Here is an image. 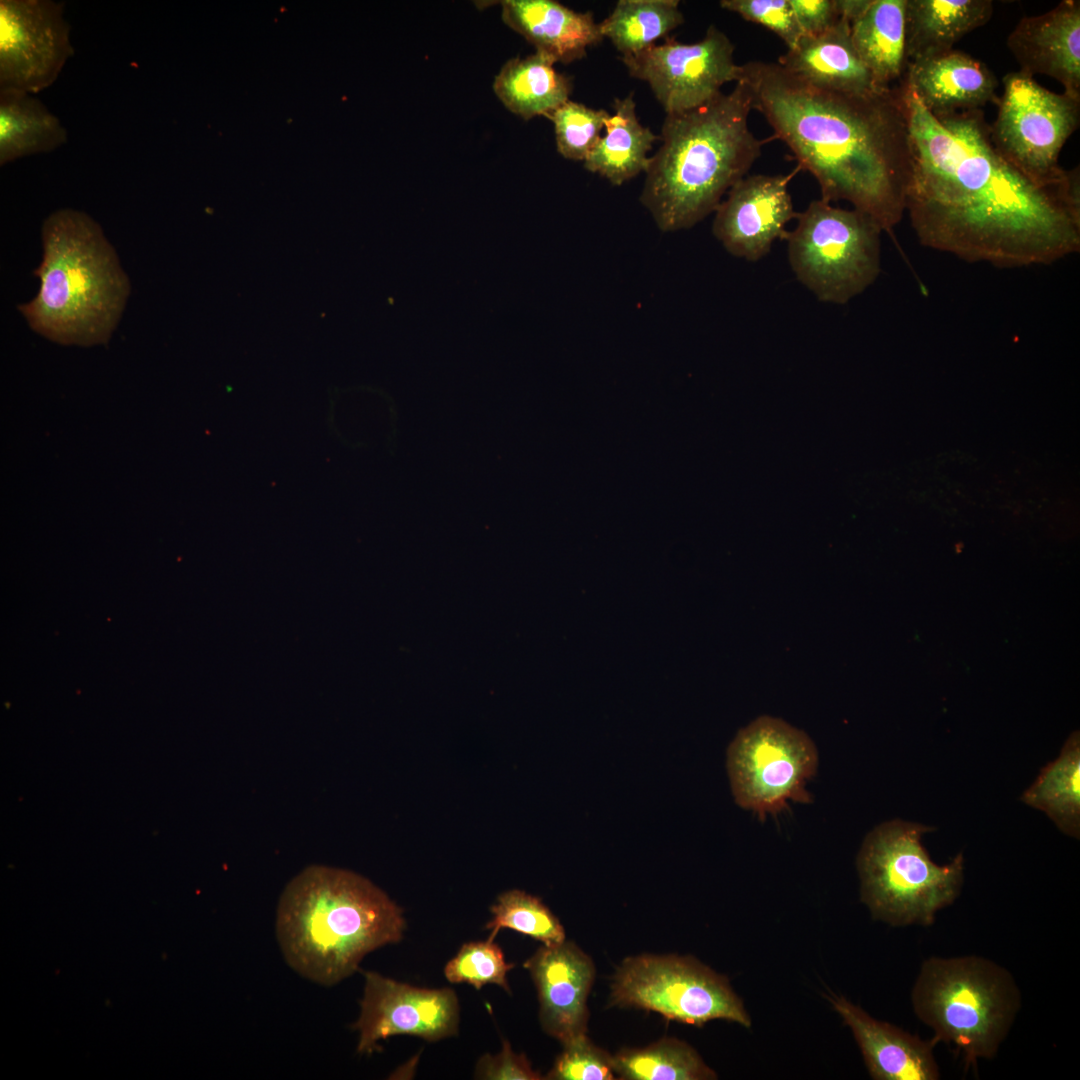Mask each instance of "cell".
Segmentation results:
<instances>
[{
  "mask_svg": "<svg viewBox=\"0 0 1080 1080\" xmlns=\"http://www.w3.org/2000/svg\"><path fill=\"white\" fill-rule=\"evenodd\" d=\"M897 86L911 148L905 211L923 246L1002 268L1079 252V172L1041 187L998 153L981 109L935 116Z\"/></svg>",
  "mask_w": 1080,
  "mask_h": 1080,
  "instance_id": "obj_1",
  "label": "cell"
},
{
  "mask_svg": "<svg viewBox=\"0 0 1080 1080\" xmlns=\"http://www.w3.org/2000/svg\"><path fill=\"white\" fill-rule=\"evenodd\" d=\"M738 81L798 168L816 179L821 199L849 202L882 231H892L905 212L911 173L898 86L863 94L821 89L766 61L741 65Z\"/></svg>",
  "mask_w": 1080,
  "mask_h": 1080,
  "instance_id": "obj_2",
  "label": "cell"
},
{
  "mask_svg": "<svg viewBox=\"0 0 1080 1080\" xmlns=\"http://www.w3.org/2000/svg\"><path fill=\"white\" fill-rule=\"evenodd\" d=\"M751 110L750 92L738 81L703 106L666 114L640 194L659 230L692 228L747 175L764 144L749 128Z\"/></svg>",
  "mask_w": 1080,
  "mask_h": 1080,
  "instance_id": "obj_3",
  "label": "cell"
},
{
  "mask_svg": "<svg viewBox=\"0 0 1080 1080\" xmlns=\"http://www.w3.org/2000/svg\"><path fill=\"white\" fill-rule=\"evenodd\" d=\"M402 909L365 877L313 865L283 891L276 917L285 960L303 977L331 986L353 974L365 955L399 942Z\"/></svg>",
  "mask_w": 1080,
  "mask_h": 1080,
  "instance_id": "obj_4",
  "label": "cell"
},
{
  "mask_svg": "<svg viewBox=\"0 0 1080 1080\" xmlns=\"http://www.w3.org/2000/svg\"><path fill=\"white\" fill-rule=\"evenodd\" d=\"M43 256L37 295L18 308L37 333L60 344L105 343L130 294V282L100 225L71 208L42 226Z\"/></svg>",
  "mask_w": 1080,
  "mask_h": 1080,
  "instance_id": "obj_5",
  "label": "cell"
},
{
  "mask_svg": "<svg viewBox=\"0 0 1080 1080\" xmlns=\"http://www.w3.org/2000/svg\"><path fill=\"white\" fill-rule=\"evenodd\" d=\"M911 1000L933 1040L956 1046L967 1064L997 1054L1021 1006L1012 974L975 955L926 959Z\"/></svg>",
  "mask_w": 1080,
  "mask_h": 1080,
  "instance_id": "obj_6",
  "label": "cell"
},
{
  "mask_svg": "<svg viewBox=\"0 0 1080 1080\" xmlns=\"http://www.w3.org/2000/svg\"><path fill=\"white\" fill-rule=\"evenodd\" d=\"M934 828L899 819L884 822L865 837L857 856L861 901L874 919L893 926L934 923L963 884L964 858L937 865L921 844Z\"/></svg>",
  "mask_w": 1080,
  "mask_h": 1080,
  "instance_id": "obj_7",
  "label": "cell"
},
{
  "mask_svg": "<svg viewBox=\"0 0 1080 1080\" xmlns=\"http://www.w3.org/2000/svg\"><path fill=\"white\" fill-rule=\"evenodd\" d=\"M785 237L797 280L827 303L845 304L863 293L881 271V228L856 209L819 199L796 216Z\"/></svg>",
  "mask_w": 1080,
  "mask_h": 1080,
  "instance_id": "obj_8",
  "label": "cell"
},
{
  "mask_svg": "<svg viewBox=\"0 0 1080 1080\" xmlns=\"http://www.w3.org/2000/svg\"><path fill=\"white\" fill-rule=\"evenodd\" d=\"M998 112L990 125L998 153L1044 188L1068 184L1079 169L1066 171L1060 152L1080 123V98L1055 93L1021 71L1003 77Z\"/></svg>",
  "mask_w": 1080,
  "mask_h": 1080,
  "instance_id": "obj_9",
  "label": "cell"
},
{
  "mask_svg": "<svg viewBox=\"0 0 1080 1080\" xmlns=\"http://www.w3.org/2000/svg\"><path fill=\"white\" fill-rule=\"evenodd\" d=\"M610 1004L654 1011L668 1020L696 1026L722 1019L751 1027V1018L728 979L690 956L626 958L613 977Z\"/></svg>",
  "mask_w": 1080,
  "mask_h": 1080,
  "instance_id": "obj_10",
  "label": "cell"
},
{
  "mask_svg": "<svg viewBox=\"0 0 1080 1080\" xmlns=\"http://www.w3.org/2000/svg\"><path fill=\"white\" fill-rule=\"evenodd\" d=\"M817 765L818 752L811 738L771 716H760L742 728L727 751L735 802L760 820L777 815L789 801L810 803L805 785Z\"/></svg>",
  "mask_w": 1080,
  "mask_h": 1080,
  "instance_id": "obj_11",
  "label": "cell"
},
{
  "mask_svg": "<svg viewBox=\"0 0 1080 1080\" xmlns=\"http://www.w3.org/2000/svg\"><path fill=\"white\" fill-rule=\"evenodd\" d=\"M631 77L649 84L666 114L689 111L719 96L728 82H737L741 65L734 61V45L711 25L695 43L667 37L641 52L621 56Z\"/></svg>",
  "mask_w": 1080,
  "mask_h": 1080,
  "instance_id": "obj_12",
  "label": "cell"
},
{
  "mask_svg": "<svg viewBox=\"0 0 1080 1080\" xmlns=\"http://www.w3.org/2000/svg\"><path fill=\"white\" fill-rule=\"evenodd\" d=\"M73 54L63 3L0 1V90L38 93L56 81Z\"/></svg>",
  "mask_w": 1080,
  "mask_h": 1080,
  "instance_id": "obj_13",
  "label": "cell"
},
{
  "mask_svg": "<svg viewBox=\"0 0 1080 1080\" xmlns=\"http://www.w3.org/2000/svg\"><path fill=\"white\" fill-rule=\"evenodd\" d=\"M357 1052L371 1054L377 1042L395 1035L438 1041L458 1032L459 1003L449 988L426 989L397 982L379 973L364 974Z\"/></svg>",
  "mask_w": 1080,
  "mask_h": 1080,
  "instance_id": "obj_14",
  "label": "cell"
},
{
  "mask_svg": "<svg viewBox=\"0 0 1080 1080\" xmlns=\"http://www.w3.org/2000/svg\"><path fill=\"white\" fill-rule=\"evenodd\" d=\"M799 170L746 175L730 188L714 211L712 223L714 237L729 254L755 262L770 252L777 239H785L787 224L797 216L788 186Z\"/></svg>",
  "mask_w": 1080,
  "mask_h": 1080,
  "instance_id": "obj_15",
  "label": "cell"
},
{
  "mask_svg": "<svg viewBox=\"0 0 1080 1080\" xmlns=\"http://www.w3.org/2000/svg\"><path fill=\"white\" fill-rule=\"evenodd\" d=\"M537 988L543 1030L561 1044L586 1034L595 966L572 941L543 945L524 963Z\"/></svg>",
  "mask_w": 1080,
  "mask_h": 1080,
  "instance_id": "obj_16",
  "label": "cell"
},
{
  "mask_svg": "<svg viewBox=\"0 0 1080 1080\" xmlns=\"http://www.w3.org/2000/svg\"><path fill=\"white\" fill-rule=\"evenodd\" d=\"M1021 72L1056 79L1080 98V2L1061 1L1052 10L1023 17L1007 39Z\"/></svg>",
  "mask_w": 1080,
  "mask_h": 1080,
  "instance_id": "obj_17",
  "label": "cell"
},
{
  "mask_svg": "<svg viewBox=\"0 0 1080 1080\" xmlns=\"http://www.w3.org/2000/svg\"><path fill=\"white\" fill-rule=\"evenodd\" d=\"M933 115L981 109L996 104L999 82L981 61L958 51L907 63L900 80Z\"/></svg>",
  "mask_w": 1080,
  "mask_h": 1080,
  "instance_id": "obj_18",
  "label": "cell"
},
{
  "mask_svg": "<svg viewBox=\"0 0 1080 1080\" xmlns=\"http://www.w3.org/2000/svg\"><path fill=\"white\" fill-rule=\"evenodd\" d=\"M830 1002L852 1031L873 1079L940 1078L933 1055L934 1040L924 1041L892 1024L879 1021L844 997H830Z\"/></svg>",
  "mask_w": 1080,
  "mask_h": 1080,
  "instance_id": "obj_19",
  "label": "cell"
},
{
  "mask_svg": "<svg viewBox=\"0 0 1080 1080\" xmlns=\"http://www.w3.org/2000/svg\"><path fill=\"white\" fill-rule=\"evenodd\" d=\"M501 7L504 23L555 62L579 60L603 40L590 11L578 12L553 0H505Z\"/></svg>",
  "mask_w": 1080,
  "mask_h": 1080,
  "instance_id": "obj_20",
  "label": "cell"
},
{
  "mask_svg": "<svg viewBox=\"0 0 1080 1080\" xmlns=\"http://www.w3.org/2000/svg\"><path fill=\"white\" fill-rule=\"evenodd\" d=\"M777 63L821 89L857 94L884 89L875 83L858 56L851 40L850 23L842 17L818 36H802Z\"/></svg>",
  "mask_w": 1080,
  "mask_h": 1080,
  "instance_id": "obj_21",
  "label": "cell"
},
{
  "mask_svg": "<svg viewBox=\"0 0 1080 1080\" xmlns=\"http://www.w3.org/2000/svg\"><path fill=\"white\" fill-rule=\"evenodd\" d=\"M993 14L991 0H906L907 61L932 57L953 49Z\"/></svg>",
  "mask_w": 1080,
  "mask_h": 1080,
  "instance_id": "obj_22",
  "label": "cell"
},
{
  "mask_svg": "<svg viewBox=\"0 0 1080 1080\" xmlns=\"http://www.w3.org/2000/svg\"><path fill=\"white\" fill-rule=\"evenodd\" d=\"M906 0H871L850 23L853 46L879 87L900 81L907 67Z\"/></svg>",
  "mask_w": 1080,
  "mask_h": 1080,
  "instance_id": "obj_23",
  "label": "cell"
},
{
  "mask_svg": "<svg viewBox=\"0 0 1080 1080\" xmlns=\"http://www.w3.org/2000/svg\"><path fill=\"white\" fill-rule=\"evenodd\" d=\"M614 113L605 121V134L583 161L584 168L620 186L646 171L653 143L660 139L637 118L633 93L614 100Z\"/></svg>",
  "mask_w": 1080,
  "mask_h": 1080,
  "instance_id": "obj_24",
  "label": "cell"
},
{
  "mask_svg": "<svg viewBox=\"0 0 1080 1080\" xmlns=\"http://www.w3.org/2000/svg\"><path fill=\"white\" fill-rule=\"evenodd\" d=\"M555 63L537 51L525 58L508 60L495 77L496 96L509 111L525 120L536 116L548 118L569 100L572 90L570 78L557 72Z\"/></svg>",
  "mask_w": 1080,
  "mask_h": 1080,
  "instance_id": "obj_25",
  "label": "cell"
},
{
  "mask_svg": "<svg viewBox=\"0 0 1080 1080\" xmlns=\"http://www.w3.org/2000/svg\"><path fill=\"white\" fill-rule=\"evenodd\" d=\"M68 141L60 120L30 93L0 90V165L48 153Z\"/></svg>",
  "mask_w": 1080,
  "mask_h": 1080,
  "instance_id": "obj_26",
  "label": "cell"
},
{
  "mask_svg": "<svg viewBox=\"0 0 1080 1080\" xmlns=\"http://www.w3.org/2000/svg\"><path fill=\"white\" fill-rule=\"evenodd\" d=\"M1073 732L1060 755L1043 767L1021 800L1045 812L1066 835L1080 834V739Z\"/></svg>",
  "mask_w": 1080,
  "mask_h": 1080,
  "instance_id": "obj_27",
  "label": "cell"
},
{
  "mask_svg": "<svg viewBox=\"0 0 1080 1080\" xmlns=\"http://www.w3.org/2000/svg\"><path fill=\"white\" fill-rule=\"evenodd\" d=\"M684 22L677 0H619L601 23L600 32L624 55L656 44Z\"/></svg>",
  "mask_w": 1080,
  "mask_h": 1080,
  "instance_id": "obj_28",
  "label": "cell"
},
{
  "mask_svg": "<svg viewBox=\"0 0 1080 1080\" xmlns=\"http://www.w3.org/2000/svg\"><path fill=\"white\" fill-rule=\"evenodd\" d=\"M614 1072L626 1080H712L717 1074L698 1052L676 1038H662L639 1049H623L613 1056Z\"/></svg>",
  "mask_w": 1080,
  "mask_h": 1080,
  "instance_id": "obj_29",
  "label": "cell"
},
{
  "mask_svg": "<svg viewBox=\"0 0 1080 1080\" xmlns=\"http://www.w3.org/2000/svg\"><path fill=\"white\" fill-rule=\"evenodd\" d=\"M492 919L486 924L488 940L494 941L502 928H509L550 946L566 940L557 917L537 897L521 890L502 893L491 907Z\"/></svg>",
  "mask_w": 1080,
  "mask_h": 1080,
  "instance_id": "obj_30",
  "label": "cell"
},
{
  "mask_svg": "<svg viewBox=\"0 0 1080 1080\" xmlns=\"http://www.w3.org/2000/svg\"><path fill=\"white\" fill-rule=\"evenodd\" d=\"M609 113L571 100L549 117L555 129L558 152L567 159L584 161L601 137Z\"/></svg>",
  "mask_w": 1080,
  "mask_h": 1080,
  "instance_id": "obj_31",
  "label": "cell"
},
{
  "mask_svg": "<svg viewBox=\"0 0 1080 1080\" xmlns=\"http://www.w3.org/2000/svg\"><path fill=\"white\" fill-rule=\"evenodd\" d=\"M514 967L505 960L501 948L491 940L464 944L446 964L444 975L451 983H467L481 989L496 984L510 993L507 973Z\"/></svg>",
  "mask_w": 1080,
  "mask_h": 1080,
  "instance_id": "obj_32",
  "label": "cell"
},
{
  "mask_svg": "<svg viewBox=\"0 0 1080 1080\" xmlns=\"http://www.w3.org/2000/svg\"><path fill=\"white\" fill-rule=\"evenodd\" d=\"M563 1051L544 1077L550 1080H611L613 1056L593 1044L586 1034L563 1044Z\"/></svg>",
  "mask_w": 1080,
  "mask_h": 1080,
  "instance_id": "obj_33",
  "label": "cell"
},
{
  "mask_svg": "<svg viewBox=\"0 0 1080 1080\" xmlns=\"http://www.w3.org/2000/svg\"><path fill=\"white\" fill-rule=\"evenodd\" d=\"M720 6L772 31L787 49L795 47L803 36L789 0H722Z\"/></svg>",
  "mask_w": 1080,
  "mask_h": 1080,
  "instance_id": "obj_34",
  "label": "cell"
},
{
  "mask_svg": "<svg viewBox=\"0 0 1080 1080\" xmlns=\"http://www.w3.org/2000/svg\"><path fill=\"white\" fill-rule=\"evenodd\" d=\"M475 1078L485 1080H539L544 1079L536 1072L525 1054L514 1052L508 1041L502 1042V1049L495 1055L484 1054L475 1067Z\"/></svg>",
  "mask_w": 1080,
  "mask_h": 1080,
  "instance_id": "obj_35",
  "label": "cell"
},
{
  "mask_svg": "<svg viewBox=\"0 0 1080 1080\" xmlns=\"http://www.w3.org/2000/svg\"><path fill=\"white\" fill-rule=\"evenodd\" d=\"M789 3L803 36H818L840 18L836 0H789Z\"/></svg>",
  "mask_w": 1080,
  "mask_h": 1080,
  "instance_id": "obj_36",
  "label": "cell"
},
{
  "mask_svg": "<svg viewBox=\"0 0 1080 1080\" xmlns=\"http://www.w3.org/2000/svg\"><path fill=\"white\" fill-rule=\"evenodd\" d=\"M871 0H836L839 16L849 23L858 18L868 7Z\"/></svg>",
  "mask_w": 1080,
  "mask_h": 1080,
  "instance_id": "obj_37",
  "label": "cell"
}]
</instances>
